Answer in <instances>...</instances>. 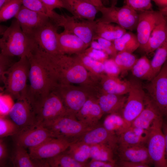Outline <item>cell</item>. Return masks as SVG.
<instances>
[{
	"label": "cell",
	"mask_w": 167,
	"mask_h": 167,
	"mask_svg": "<svg viewBox=\"0 0 167 167\" xmlns=\"http://www.w3.org/2000/svg\"><path fill=\"white\" fill-rule=\"evenodd\" d=\"M78 141L90 145L105 144L112 147L116 151L118 145V136L100 125L85 132Z\"/></svg>",
	"instance_id": "obj_19"
},
{
	"label": "cell",
	"mask_w": 167,
	"mask_h": 167,
	"mask_svg": "<svg viewBox=\"0 0 167 167\" xmlns=\"http://www.w3.org/2000/svg\"><path fill=\"white\" fill-rule=\"evenodd\" d=\"M117 152L120 161L152 164L146 145H118Z\"/></svg>",
	"instance_id": "obj_20"
},
{
	"label": "cell",
	"mask_w": 167,
	"mask_h": 167,
	"mask_svg": "<svg viewBox=\"0 0 167 167\" xmlns=\"http://www.w3.org/2000/svg\"><path fill=\"white\" fill-rule=\"evenodd\" d=\"M91 51L87 55L95 60H99L106 58L107 54L104 52L99 50L92 48Z\"/></svg>",
	"instance_id": "obj_51"
},
{
	"label": "cell",
	"mask_w": 167,
	"mask_h": 167,
	"mask_svg": "<svg viewBox=\"0 0 167 167\" xmlns=\"http://www.w3.org/2000/svg\"><path fill=\"white\" fill-rule=\"evenodd\" d=\"M113 42L118 52L125 51L132 53L139 47L137 36L131 32H126Z\"/></svg>",
	"instance_id": "obj_32"
},
{
	"label": "cell",
	"mask_w": 167,
	"mask_h": 167,
	"mask_svg": "<svg viewBox=\"0 0 167 167\" xmlns=\"http://www.w3.org/2000/svg\"><path fill=\"white\" fill-rule=\"evenodd\" d=\"M38 46L33 39L23 32L16 19L0 39V53L11 57H27Z\"/></svg>",
	"instance_id": "obj_3"
},
{
	"label": "cell",
	"mask_w": 167,
	"mask_h": 167,
	"mask_svg": "<svg viewBox=\"0 0 167 167\" xmlns=\"http://www.w3.org/2000/svg\"><path fill=\"white\" fill-rule=\"evenodd\" d=\"M103 113L97 100L89 98L76 114L75 117L85 125L95 127L99 125V122Z\"/></svg>",
	"instance_id": "obj_21"
},
{
	"label": "cell",
	"mask_w": 167,
	"mask_h": 167,
	"mask_svg": "<svg viewBox=\"0 0 167 167\" xmlns=\"http://www.w3.org/2000/svg\"><path fill=\"white\" fill-rule=\"evenodd\" d=\"M13 136L15 145L25 148L36 147L53 138L50 131L40 125L21 130Z\"/></svg>",
	"instance_id": "obj_13"
},
{
	"label": "cell",
	"mask_w": 167,
	"mask_h": 167,
	"mask_svg": "<svg viewBox=\"0 0 167 167\" xmlns=\"http://www.w3.org/2000/svg\"><path fill=\"white\" fill-rule=\"evenodd\" d=\"M8 115L20 130L37 125L35 113L26 98L17 100L12 105Z\"/></svg>",
	"instance_id": "obj_12"
},
{
	"label": "cell",
	"mask_w": 167,
	"mask_h": 167,
	"mask_svg": "<svg viewBox=\"0 0 167 167\" xmlns=\"http://www.w3.org/2000/svg\"><path fill=\"white\" fill-rule=\"evenodd\" d=\"M128 95L122 110V115L131 125L145 106L147 94L141 82L135 79L131 80Z\"/></svg>",
	"instance_id": "obj_9"
},
{
	"label": "cell",
	"mask_w": 167,
	"mask_h": 167,
	"mask_svg": "<svg viewBox=\"0 0 167 167\" xmlns=\"http://www.w3.org/2000/svg\"><path fill=\"white\" fill-rule=\"evenodd\" d=\"M145 87L148 95L167 119V59L160 72Z\"/></svg>",
	"instance_id": "obj_8"
},
{
	"label": "cell",
	"mask_w": 167,
	"mask_h": 167,
	"mask_svg": "<svg viewBox=\"0 0 167 167\" xmlns=\"http://www.w3.org/2000/svg\"><path fill=\"white\" fill-rule=\"evenodd\" d=\"M118 165L123 167H149L150 165L144 163L129 161H120Z\"/></svg>",
	"instance_id": "obj_52"
},
{
	"label": "cell",
	"mask_w": 167,
	"mask_h": 167,
	"mask_svg": "<svg viewBox=\"0 0 167 167\" xmlns=\"http://www.w3.org/2000/svg\"><path fill=\"white\" fill-rule=\"evenodd\" d=\"M22 5L29 10L47 15L51 20L55 17L57 13L49 11L41 0H21Z\"/></svg>",
	"instance_id": "obj_40"
},
{
	"label": "cell",
	"mask_w": 167,
	"mask_h": 167,
	"mask_svg": "<svg viewBox=\"0 0 167 167\" xmlns=\"http://www.w3.org/2000/svg\"><path fill=\"white\" fill-rule=\"evenodd\" d=\"M94 40L97 41L101 45L105 47L110 49L114 52L117 53L116 49L113 41H111L97 36H95L94 37Z\"/></svg>",
	"instance_id": "obj_50"
},
{
	"label": "cell",
	"mask_w": 167,
	"mask_h": 167,
	"mask_svg": "<svg viewBox=\"0 0 167 167\" xmlns=\"http://www.w3.org/2000/svg\"><path fill=\"white\" fill-rule=\"evenodd\" d=\"M156 51L151 61L154 77L160 72L167 59V31L164 41Z\"/></svg>",
	"instance_id": "obj_37"
},
{
	"label": "cell",
	"mask_w": 167,
	"mask_h": 167,
	"mask_svg": "<svg viewBox=\"0 0 167 167\" xmlns=\"http://www.w3.org/2000/svg\"><path fill=\"white\" fill-rule=\"evenodd\" d=\"M161 14L153 10L140 12L136 29L139 48L143 51L151 33Z\"/></svg>",
	"instance_id": "obj_18"
},
{
	"label": "cell",
	"mask_w": 167,
	"mask_h": 167,
	"mask_svg": "<svg viewBox=\"0 0 167 167\" xmlns=\"http://www.w3.org/2000/svg\"><path fill=\"white\" fill-rule=\"evenodd\" d=\"M96 22L95 36L106 40L113 41L126 32V30L118 25L104 22Z\"/></svg>",
	"instance_id": "obj_29"
},
{
	"label": "cell",
	"mask_w": 167,
	"mask_h": 167,
	"mask_svg": "<svg viewBox=\"0 0 167 167\" xmlns=\"http://www.w3.org/2000/svg\"><path fill=\"white\" fill-rule=\"evenodd\" d=\"M103 64L104 71L108 74L109 76L116 77L118 74L120 70L114 59L106 60Z\"/></svg>",
	"instance_id": "obj_45"
},
{
	"label": "cell",
	"mask_w": 167,
	"mask_h": 167,
	"mask_svg": "<svg viewBox=\"0 0 167 167\" xmlns=\"http://www.w3.org/2000/svg\"><path fill=\"white\" fill-rule=\"evenodd\" d=\"M46 161L51 167H87V165L77 161L66 151Z\"/></svg>",
	"instance_id": "obj_36"
},
{
	"label": "cell",
	"mask_w": 167,
	"mask_h": 167,
	"mask_svg": "<svg viewBox=\"0 0 167 167\" xmlns=\"http://www.w3.org/2000/svg\"><path fill=\"white\" fill-rule=\"evenodd\" d=\"M111 6H115L118 0H111Z\"/></svg>",
	"instance_id": "obj_59"
},
{
	"label": "cell",
	"mask_w": 167,
	"mask_h": 167,
	"mask_svg": "<svg viewBox=\"0 0 167 167\" xmlns=\"http://www.w3.org/2000/svg\"><path fill=\"white\" fill-rule=\"evenodd\" d=\"M116 151L110 146L104 144L91 145L92 159L116 163L114 153Z\"/></svg>",
	"instance_id": "obj_35"
},
{
	"label": "cell",
	"mask_w": 167,
	"mask_h": 167,
	"mask_svg": "<svg viewBox=\"0 0 167 167\" xmlns=\"http://www.w3.org/2000/svg\"><path fill=\"white\" fill-rule=\"evenodd\" d=\"M102 126L118 136L131 126L122 114L118 113L109 114L104 119Z\"/></svg>",
	"instance_id": "obj_30"
},
{
	"label": "cell",
	"mask_w": 167,
	"mask_h": 167,
	"mask_svg": "<svg viewBox=\"0 0 167 167\" xmlns=\"http://www.w3.org/2000/svg\"><path fill=\"white\" fill-rule=\"evenodd\" d=\"M152 0H125L127 5L136 11L140 12L153 10Z\"/></svg>",
	"instance_id": "obj_43"
},
{
	"label": "cell",
	"mask_w": 167,
	"mask_h": 167,
	"mask_svg": "<svg viewBox=\"0 0 167 167\" xmlns=\"http://www.w3.org/2000/svg\"><path fill=\"white\" fill-rule=\"evenodd\" d=\"M122 95L106 93L97 101L104 113H119L122 111L127 99V97Z\"/></svg>",
	"instance_id": "obj_28"
},
{
	"label": "cell",
	"mask_w": 167,
	"mask_h": 167,
	"mask_svg": "<svg viewBox=\"0 0 167 167\" xmlns=\"http://www.w3.org/2000/svg\"><path fill=\"white\" fill-rule=\"evenodd\" d=\"M66 152L77 161L87 163L90 158L91 145L80 141L70 144Z\"/></svg>",
	"instance_id": "obj_31"
},
{
	"label": "cell",
	"mask_w": 167,
	"mask_h": 167,
	"mask_svg": "<svg viewBox=\"0 0 167 167\" xmlns=\"http://www.w3.org/2000/svg\"><path fill=\"white\" fill-rule=\"evenodd\" d=\"M149 130L130 126L118 136V145H146Z\"/></svg>",
	"instance_id": "obj_26"
},
{
	"label": "cell",
	"mask_w": 167,
	"mask_h": 167,
	"mask_svg": "<svg viewBox=\"0 0 167 167\" xmlns=\"http://www.w3.org/2000/svg\"><path fill=\"white\" fill-rule=\"evenodd\" d=\"M161 117H163L157 107L147 94L143 109L132 122L131 126L149 130L154 122Z\"/></svg>",
	"instance_id": "obj_24"
},
{
	"label": "cell",
	"mask_w": 167,
	"mask_h": 167,
	"mask_svg": "<svg viewBox=\"0 0 167 167\" xmlns=\"http://www.w3.org/2000/svg\"><path fill=\"white\" fill-rule=\"evenodd\" d=\"M59 53L66 54L83 53L88 46L77 36L65 30L58 35Z\"/></svg>",
	"instance_id": "obj_22"
},
{
	"label": "cell",
	"mask_w": 167,
	"mask_h": 167,
	"mask_svg": "<svg viewBox=\"0 0 167 167\" xmlns=\"http://www.w3.org/2000/svg\"><path fill=\"white\" fill-rule=\"evenodd\" d=\"M63 8L77 18L94 21L99 12L97 7L81 0H62Z\"/></svg>",
	"instance_id": "obj_23"
},
{
	"label": "cell",
	"mask_w": 167,
	"mask_h": 167,
	"mask_svg": "<svg viewBox=\"0 0 167 167\" xmlns=\"http://www.w3.org/2000/svg\"><path fill=\"white\" fill-rule=\"evenodd\" d=\"M162 129L165 138V153L167 160V119L166 118H163L162 123Z\"/></svg>",
	"instance_id": "obj_53"
},
{
	"label": "cell",
	"mask_w": 167,
	"mask_h": 167,
	"mask_svg": "<svg viewBox=\"0 0 167 167\" xmlns=\"http://www.w3.org/2000/svg\"><path fill=\"white\" fill-rule=\"evenodd\" d=\"M54 91L61 98L68 113L75 116L89 98L83 92L71 89L69 84H58Z\"/></svg>",
	"instance_id": "obj_16"
},
{
	"label": "cell",
	"mask_w": 167,
	"mask_h": 167,
	"mask_svg": "<svg viewBox=\"0 0 167 167\" xmlns=\"http://www.w3.org/2000/svg\"><path fill=\"white\" fill-rule=\"evenodd\" d=\"M103 4L104 3H107L109 1V0H102Z\"/></svg>",
	"instance_id": "obj_60"
},
{
	"label": "cell",
	"mask_w": 167,
	"mask_h": 167,
	"mask_svg": "<svg viewBox=\"0 0 167 167\" xmlns=\"http://www.w3.org/2000/svg\"><path fill=\"white\" fill-rule=\"evenodd\" d=\"M21 0H11L0 8V22H4L15 17L22 6Z\"/></svg>",
	"instance_id": "obj_39"
},
{
	"label": "cell",
	"mask_w": 167,
	"mask_h": 167,
	"mask_svg": "<svg viewBox=\"0 0 167 167\" xmlns=\"http://www.w3.org/2000/svg\"><path fill=\"white\" fill-rule=\"evenodd\" d=\"M116 163L92 159L87 163V167H118Z\"/></svg>",
	"instance_id": "obj_46"
},
{
	"label": "cell",
	"mask_w": 167,
	"mask_h": 167,
	"mask_svg": "<svg viewBox=\"0 0 167 167\" xmlns=\"http://www.w3.org/2000/svg\"><path fill=\"white\" fill-rule=\"evenodd\" d=\"M11 0H0V8L7 3Z\"/></svg>",
	"instance_id": "obj_58"
},
{
	"label": "cell",
	"mask_w": 167,
	"mask_h": 167,
	"mask_svg": "<svg viewBox=\"0 0 167 167\" xmlns=\"http://www.w3.org/2000/svg\"><path fill=\"white\" fill-rule=\"evenodd\" d=\"M163 119H156L149 129V134L146 144L152 164L155 167H167L165 141L162 129Z\"/></svg>",
	"instance_id": "obj_7"
},
{
	"label": "cell",
	"mask_w": 167,
	"mask_h": 167,
	"mask_svg": "<svg viewBox=\"0 0 167 167\" xmlns=\"http://www.w3.org/2000/svg\"><path fill=\"white\" fill-rule=\"evenodd\" d=\"M167 31V17L161 15L157 21L143 51L146 54L156 50L163 44Z\"/></svg>",
	"instance_id": "obj_25"
},
{
	"label": "cell",
	"mask_w": 167,
	"mask_h": 167,
	"mask_svg": "<svg viewBox=\"0 0 167 167\" xmlns=\"http://www.w3.org/2000/svg\"><path fill=\"white\" fill-rule=\"evenodd\" d=\"M8 156L6 144L1 138L0 139V166H4Z\"/></svg>",
	"instance_id": "obj_48"
},
{
	"label": "cell",
	"mask_w": 167,
	"mask_h": 167,
	"mask_svg": "<svg viewBox=\"0 0 167 167\" xmlns=\"http://www.w3.org/2000/svg\"><path fill=\"white\" fill-rule=\"evenodd\" d=\"M77 59L66 54H46L42 60L44 66L58 84H79L87 77V72Z\"/></svg>",
	"instance_id": "obj_2"
},
{
	"label": "cell",
	"mask_w": 167,
	"mask_h": 167,
	"mask_svg": "<svg viewBox=\"0 0 167 167\" xmlns=\"http://www.w3.org/2000/svg\"><path fill=\"white\" fill-rule=\"evenodd\" d=\"M78 54V57L75 58L81 61L85 66L90 67L95 72L99 73L104 70V65L102 63L94 59L86 54H83V53Z\"/></svg>",
	"instance_id": "obj_42"
},
{
	"label": "cell",
	"mask_w": 167,
	"mask_h": 167,
	"mask_svg": "<svg viewBox=\"0 0 167 167\" xmlns=\"http://www.w3.org/2000/svg\"><path fill=\"white\" fill-rule=\"evenodd\" d=\"M159 11L163 15L167 17V6L160 9Z\"/></svg>",
	"instance_id": "obj_56"
},
{
	"label": "cell",
	"mask_w": 167,
	"mask_h": 167,
	"mask_svg": "<svg viewBox=\"0 0 167 167\" xmlns=\"http://www.w3.org/2000/svg\"><path fill=\"white\" fill-rule=\"evenodd\" d=\"M13 165L16 167H49L46 160L32 159L25 148L15 145L11 158Z\"/></svg>",
	"instance_id": "obj_27"
},
{
	"label": "cell",
	"mask_w": 167,
	"mask_h": 167,
	"mask_svg": "<svg viewBox=\"0 0 167 167\" xmlns=\"http://www.w3.org/2000/svg\"><path fill=\"white\" fill-rule=\"evenodd\" d=\"M102 14L96 21L114 23L126 30L131 31L136 29L139 14L126 4L121 7L115 6L107 7L103 6L97 7Z\"/></svg>",
	"instance_id": "obj_6"
},
{
	"label": "cell",
	"mask_w": 167,
	"mask_h": 167,
	"mask_svg": "<svg viewBox=\"0 0 167 167\" xmlns=\"http://www.w3.org/2000/svg\"><path fill=\"white\" fill-rule=\"evenodd\" d=\"M48 9L50 11L55 8H63L62 0H41Z\"/></svg>",
	"instance_id": "obj_49"
},
{
	"label": "cell",
	"mask_w": 167,
	"mask_h": 167,
	"mask_svg": "<svg viewBox=\"0 0 167 167\" xmlns=\"http://www.w3.org/2000/svg\"><path fill=\"white\" fill-rule=\"evenodd\" d=\"M131 70L134 76L141 79L150 81L154 77L151 61L145 56L138 59Z\"/></svg>",
	"instance_id": "obj_33"
},
{
	"label": "cell",
	"mask_w": 167,
	"mask_h": 167,
	"mask_svg": "<svg viewBox=\"0 0 167 167\" xmlns=\"http://www.w3.org/2000/svg\"><path fill=\"white\" fill-rule=\"evenodd\" d=\"M62 15L59 27L64 30L77 36L88 46L94 41L97 22Z\"/></svg>",
	"instance_id": "obj_10"
},
{
	"label": "cell",
	"mask_w": 167,
	"mask_h": 167,
	"mask_svg": "<svg viewBox=\"0 0 167 167\" xmlns=\"http://www.w3.org/2000/svg\"><path fill=\"white\" fill-rule=\"evenodd\" d=\"M1 53L0 54V79L4 84L6 80V74L12 65L11 58Z\"/></svg>",
	"instance_id": "obj_44"
},
{
	"label": "cell",
	"mask_w": 167,
	"mask_h": 167,
	"mask_svg": "<svg viewBox=\"0 0 167 167\" xmlns=\"http://www.w3.org/2000/svg\"><path fill=\"white\" fill-rule=\"evenodd\" d=\"M29 67L28 57H23L12 65L6 74L5 91L14 99L26 98Z\"/></svg>",
	"instance_id": "obj_5"
},
{
	"label": "cell",
	"mask_w": 167,
	"mask_h": 167,
	"mask_svg": "<svg viewBox=\"0 0 167 167\" xmlns=\"http://www.w3.org/2000/svg\"><path fill=\"white\" fill-rule=\"evenodd\" d=\"M40 125L48 129L53 138L62 139L71 143L79 140L85 132L95 127L88 126L75 116L69 115Z\"/></svg>",
	"instance_id": "obj_4"
},
{
	"label": "cell",
	"mask_w": 167,
	"mask_h": 167,
	"mask_svg": "<svg viewBox=\"0 0 167 167\" xmlns=\"http://www.w3.org/2000/svg\"><path fill=\"white\" fill-rule=\"evenodd\" d=\"M116 77L109 76L105 81L103 88L105 92L117 95L128 93L131 86L130 81H121Z\"/></svg>",
	"instance_id": "obj_34"
},
{
	"label": "cell",
	"mask_w": 167,
	"mask_h": 167,
	"mask_svg": "<svg viewBox=\"0 0 167 167\" xmlns=\"http://www.w3.org/2000/svg\"><path fill=\"white\" fill-rule=\"evenodd\" d=\"M36 49L27 56L30 67L26 98L34 112L57 85L41 62Z\"/></svg>",
	"instance_id": "obj_1"
},
{
	"label": "cell",
	"mask_w": 167,
	"mask_h": 167,
	"mask_svg": "<svg viewBox=\"0 0 167 167\" xmlns=\"http://www.w3.org/2000/svg\"><path fill=\"white\" fill-rule=\"evenodd\" d=\"M91 3L97 7L102 6L103 4L102 0H81Z\"/></svg>",
	"instance_id": "obj_54"
},
{
	"label": "cell",
	"mask_w": 167,
	"mask_h": 167,
	"mask_svg": "<svg viewBox=\"0 0 167 167\" xmlns=\"http://www.w3.org/2000/svg\"><path fill=\"white\" fill-rule=\"evenodd\" d=\"M35 113L37 125L69 115L61 98L54 91L46 97Z\"/></svg>",
	"instance_id": "obj_11"
},
{
	"label": "cell",
	"mask_w": 167,
	"mask_h": 167,
	"mask_svg": "<svg viewBox=\"0 0 167 167\" xmlns=\"http://www.w3.org/2000/svg\"><path fill=\"white\" fill-rule=\"evenodd\" d=\"M161 8L167 6V0H152ZM160 8V9H161Z\"/></svg>",
	"instance_id": "obj_55"
},
{
	"label": "cell",
	"mask_w": 167,
	"mask_h": 167,
	"mask_svg": "<svg viewBox=\"0 0 167 167\" xmlns=\"http://www.w3.org/2000/svg\"><path fill=\"white\" fill-rule=\"evenodd\" d=\"M8 27L5 26L1 25L0 26V34L2 35L7 30Z\"/></svg>",
	"instance_id": "obj_57"
},
{
	"label": "cell",
	"mask_w": 167,
	"mask_h": 167,
	"mask_svg": "<svg viewBox=\"0 0 167 167\" xmlns=\"http://www.w3.org/2000/svg\"><path fill=\"white\" fill-rule=\"evenodd\" d=\"M20 130L19 128L10 118L6 116L0 117V137L13 136Z\"/></svg>",
	"instance_id": "obj_41"
},
{
	"label": "cell",
	"mask_w": 167,
	"mask_h": 167,
	"mask_svg": "<svg viewBox=\"0 0 167 167\" xmlns=\"http://www.w3.org/2000/svg\"><path fill=\"white\" fill-rule=\"evenodd\" d=\"M15 18L23 32L32 39L35 33L50 20L47 15L28 9L22 5Z\"/></svg>",
	"instance_id": "obj_14"
},
{
	"label": "cell",
	"mask_w": 167,
	"mask_h": 167,
	"mask_svg": "<svg viewBox=\"0 0 167 167\" xmlns=\"http://www.w3.org/2000/svg\"><path fill=\"white\" fill-rule=\"evenodd\" d=\"M58 27L50 20L33 36V39L39 47L48 54H60L58 41Z\"/></svg>",
	"instance_id": "obj_15"
},
{
	"label": "cell",
	"mask_w": 167,
	"mask_h": 167,
	"mask_svg": "<svg viewBox=\"0 0 167 167\" xmlns=\"http://www.w3.org/2000/svg\"><path fill=\"white\" fill-rule=\"evenodd\" d=\"M12 105H10L9 102L6 99V98L4 96H2V95H1L0 116H6L8 115Z\"/></svg>",
	"instance_id": "obj_47"
},
{
	"label": "cell",
	"mask_w": 167,
	"mask_h": 167,
	"mask_svg": "<svg viewBox=\"0 0 167 167\" xmlns=\"http://www.w3.org/2000/svg\"><path fill=\"white\" fill-rule=\"evenodd\" d=\"M71 143L62 139L52 138L36 147L29 148V154L33 159L45 160L65 151Z\"/></svg>",
	"instance_id": "obj_17"
},
{
	"label": "cell",
	"mask_w": 167,
	"mask_h": 167,
	"mask_svg": "<svg viewBox=\"0 0 167 167\" xmlns=\"http://www.w3.org/2000/svg\"><path fill=\"white\" fill-rule=\"evenodd\" d=\"M114 58L120 71H123L131 70L138 59L132 53L125 51L118 52Z\"/></svg>",
	"instance_id": "obj_38"
}]
</instances>
